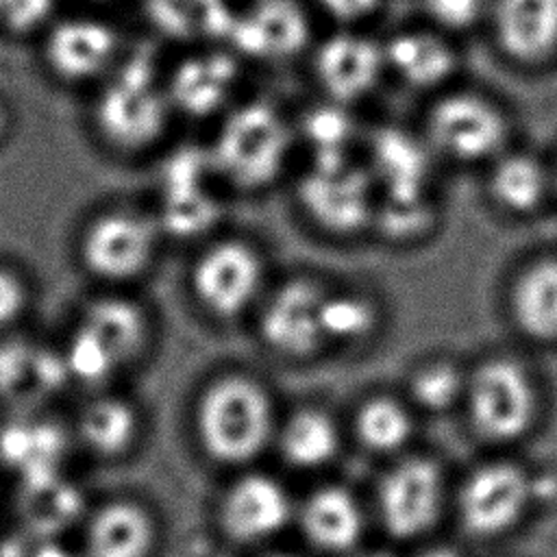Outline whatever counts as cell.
<instances>
[{
    "label": "cell",
    "mask_w": 557,
    "mask_h": 557,
    "mask_svg": "<svg viewBox=\"0 0 557 557\" xmlns=\"http://www.w3.org/2000/svg\"><path fill=\"white\" fill-rule=\"evenodd\" d=\"M150 342L148 307L126 289H102L81 307L61 346V357L74 385L109 387L144 359Z\"/></svg>",
    "instance_id": "obj_1"
},
{
    "label": "cell",
    "mask_w": 557,
    "mask_h": 557,
    "mask_svg": "<svg viewBox=\"0 0 557 557\" xmlns=\"http://www.w3.org/2000/svg\"><path fill=\"white\" fill-rule=\"evenodd\" d=\"M172 117L165 72L148 54L120 59L96 85L89 107L96 139L120 157L154 150L168 135Z\"/></svg>",
    "instance_id": "obj_2"
},
{
    "label": "cell",
    "mask_w": 557,
    "mask_h": 557,
    "mask_svg": "<svg viewBox=\"0 0 557 557\" xmlns=\"http://www.w3.org/2000/svg\"><path fill=\"white\" fill-rule=\"evenodd\" d=\"M191 431L207 459L244 466L261 455L276 431L270 392L246 372H220L196 394Z\"/></svg>",
    "instance_id": "obj_3"
},
{
    "label": "cell",
    "mask_w": 557,
    "mask_h": 557,
    "mask_svg": "<svg viewBox=\"0 0 557 557\" xmlns=\"http://www.w3.org/2000/svg\"><path fill=\"white\" fill-rule=\"evenodd\" d=\"M292 150V128L263 100L231 104L218 120L207 152L218 181L255 191L278 178Z\"/></svg>",
    "instance_id": "obj_4"
},
{
    "label": "cell",
    "mask_w": 557,
    "mask_h": 557,
    "mask_svg": "<svg viewBox=\"0 0 557 557\" xmlns=\"http://www.w3.org/2000/svg\"><path fill=\"white\" fill-rule=\"evenodd\" d=\"M165 242L152 211L111 205L91 213L76 237L81 270L102 289H128L150 274Z\"/></svg>",
    "instance_id": "obj_5"
},
{
    "label": "cell",
    "mask_w": 557,
    "mask_h": 557,
    "mask_svg": "<svg viewBox=\"0 0 557 557\" xmlns=\"http://www.w3.org/2000/svg\"><path fill=\"white\" fill-rule=\"evenodd\" d=\"M196 307L218 322H231L263 300L265 263L242 237H215L202 244L187 272Z\"/></svg>",
    "instance_id": "obj_6"
},
{
    "label": "cell",
    "mask_w": 557,
    "mask_h": 557,
    "mask_svg": "<svg viewBox=\"0 0 557 557\" xmlns=\"http://www.w3.org/2000/svg\"><path fill=\"white\" fill-rule=\"evenodd\" d=\"M296 191L307 218L326 233L355 235L374 222V178L368 165L355 163L350 154L311 159Z\"/></svg>",
    "instance_id": "obj_7"
},
{
    "label": "cell",
    "mask_w": 557,
    "mask_h": 557,
    "mask_svg": "<svg viewBox=\"0 0 557 557\" xmlns=\"http://www.w3.org/2000/svg\"><path fill=\"white\" fill-rule=\"evenodd\" d=\"M468 418L476 433L494 442L524 435L537 413V389L529 370L511 357L481 361L466 385Z\"/></svg>",
    "instance_id": "obj_8"
},
{
    "label": "cell",
    "mask_w": 557,
    "mask_h": 557,
    "mask_svg": "<svg viewBox=\"0 0 557 557\" xmlns=\"http://www.w3.org/2000/svg\"><path fill=\"white\" fill-rule=\"evenodd\" d=\"M213 181L218 176L207 146L181 148L163 163L152 213L165 239H194L213 231L222 211Z\"/></svg>",
    "instance_id": "obj_9"
},
{
    "label": "cell",
    "mask_w": 557,
    "mask_h": 557,
    "mask_svg": "<svg viewBox=\"0 0 557 557\" xmlns=\"http://www.w3.org/2000/svg\"><path fill=\"white\" fill-rule=\"evenodd\" d=\"M507 137L503 109L474 91L446 94L426 115L424 139L431 150L459 163H492L505 152Z\"/></svg>",
    "instance_id": "obj_10"
},
{
    "label": "cell",
    "mask_w": 557,
    "mask_h": 557,
    "mask_svg": "<svg viewBox=\"0 0 557 557\" xmlns=\"http://www.w3.org/2000/svg\"><path fill=\"white\" fill-rule=\"evenodd\" d=\"M41 59L57 83L96 87L122 59L120 37L104 20L89 15L61 17L41 35Z\"/></svg>",
    "instance_id": "obj_11"
},
{
    "label": "cell",
    "mask_w": 557,
    "mask_h": 557,
    "mask_svg": "<svg viewBox=\"0 0 557 557\" xmlns=\"http://www.w3.org/2000/svg\"><path fill=\"white\" fill-rule=\"evenodd\" d=\"M161 518L141 496L115 494L87 507L76 548L81 557H154Z\"/></svg>",
    "instance_id": "obj_12"
},
{
    "label": "cell",
    "mask_w": 557,
    "mask_h": 557,
    "mask_svg": "<svg viewBox=\"0 0 557 557\" xmlns=\"http://www.w3.org/2000/svg\"><path fill=\"white\" fill-rule=\"evenodd\" d=\"M326 289L294 276L272 289L259 305L257 331L261 342L283 359H307L322 348V300Z\"/></svg>",
    "instance_id": "obj_13"
},
{
    "label": "cell",
    "mask_w": 557,
    "mask_h": 557,
    "mask_svg": "<svg viewBox=\"0 0 557 557\" xmlns=\"http://www.w3.org/2000/svg\"><path fill=\"white\" fill-rule=\"evenodd\" d=\"M144 431L141 405L115 387H102L85 392L70 424V440L94 461L120 463L141 446Z\"/></svg>",
    "instance_id": "obj_14"
},
{
    "label": "cell",
    "mask_w": 557,
    "mask_h": 557,
    "mask_svg": "<svg viewBox=\"0 0 557 557\" xmlns=\"http://www.w3.org/2000/svg\"><path fill=\"white\" fill-rule=\"evenodd\" d=\"M237 57L220 48L185 54L165 72V89L174 115L207 120L231 107L237 87Z\"/></svg>",
    "instance_id": "obj_15"
},
{
    "label": "cell",
    "mask_w": 557,
    "mask_h": 557,
    "mask_svg": "<svg viewBox=\"0 0 557 557\" xmlns=\"http://www.w3.org/2000/svg\"><path fill=\"white\" fill-rule=\"evenodd\" d=\"M531 496L533 481L522 468L509 461H494L476 468L466 479L459 513L472 533L498 535L520 520Z\"/></svg>",
    "instance_id": "obj_16"
},
{
    "label": "cell",
    "mask_w": 557,
    "mask_h": 557,
    "mask_svg": "<svg viewBox=\"0 0 557 557\" xmlns=\"http://www.w3.org/2000/svg\"><path fill=\"white\" fill-rule=\"evenodd\" d=\"M292 516L285 487L261 472L231 481L218 500L220 531L237 544H255L281 531Z\"/></svg>",
    "instance_id": "obj_17"
},
{
    "label": "cell",
    "mask_w": 557,
    "mask_h": 557,
    "mask_svg": "<svg viewBox=\"0 0 557 557\" xmlns=\"http://www.w3.org/2000/svg\"><path fill=\"white\" fill-rule=\"evenodd\" d=\"M309 39V22L296 0H257L235 13L226 41L252 61H285Z\"/></svg>",
    "instance_id": "obj_18"
},
{
    "label": "cell",
    "mask_w": 557,
    "mask_h": 557,
    "mask_svg": "<svg viewBox=\"0 0 557 557\" xmlns=\"http://www.w3.org/2000/svg\"><path fill=\"white\" fill-rule=\"evenodd\" d=\"M440 503L442 474L429 459L409 457L381 481V518L396 537H413L426 531L437 518Z\"/></svg>",
    "instance_id": "obj_19"
},
{
    "label": "cell",
    "mask_w": 557,
    "mask_h": 557,
    "mask_svg": "<svg viewBox=\"0 0 557 557\" xmlns=\"http://www.w3.org/2000/svg\"><path fill=\"white\" fill-rule=\"evenodd\" d=\"M385 70L383 46L357 33L331 35L320 44L313 59L320 87L342 104L366 98Z\"/></svg>",
    "instance_id": "obj_20"
},
{
    "label": "cell",
    "mask_w": 557,
    "mask_h": 557,
    "mask_svg": "<svg viewBox=\"0 0 557 557\" xmlns=\"http://www.w3.org/2000/svg\"><path fill=\"white\" fill-rule=\"evenodd\" d=\"M433 150L426 139L398 128L383 126L370 139L368 170L379 196L418 198L429 196Z\"/></svg>",
    "instance_id": "obj_21"
},
{
    "label": "cell",
    "mask_w": 557,
    "mask_h": 557,
    "mask_svg": "<svg viewBox=\"0 0 557 557\" xmlns=\"http://www.w3.org/2000/svg\"><path fill=\"white\" fill-rule=\"evenodd\" d=\"M494 35L507 57L540 63L557 50V0H496Z\"/></svg>",
    "instance_id": "obj_22"
},
{
    "label": "cell",
    "mask_w": 557,
    "mask_h": 557,
    "mask_svg": "<svg viewBox=\"0 0 557 557\" xmlns=\"http://www.w3.org/2000/svg\"><path fill=\"white\" fill-rule=\"evenodd\" d=\"M150 26L174 44L226 41L235 13L228 0H141Z\"/></svg>",
    "instance_id": "obj_23"
},
{
    "label": "cell",
    "mask_w": 557,
    "mask_h": 557,
    "mask_svg": "<svg viewBox=\"0 0 557 557\" xmlns=\"http://www.w3.org/2000/svg\"><path fill=\"white\" fill-rule=\"evenodd\" d=\"M513 324L533 342H557V257L524 265L509 294Z\"/></svg>",
    "instance_id": "obj_24"
},
{
    "label": "cell",
    "mask_w": 557,
    "mask_h": 557,
    "mask_svg": "<svg viewBox=\"0 0 557 557\" xmlns=\"http://www.w3.org/2000/svg\"><path fill=\"white\" fill-rule=\"evenodd\" d=\"M20 481V516L35 540L59 537L74 520L81 524L89 505L81 500L72 483L59 476V470Z\"/></svg>",
    "instance_id": "obj_25"
},
{
    "label": "cell",
    "mask_w": 557,
    "mask_h": 557,
    "mask_svg": "<svg viewBox=\"0 0 557 557\" xmlns=\"http://www.w3.org/2000/svg\"><path fill=\"white\" fill-rule=\"evenodd\" d=\"M553 187V172L531 152L505 150L490 163V198L507 213L529 215L537 211Z\"/></svg>",
    "instance_id": "obj_26"
},
{
    "label": "cell",
    "mask_w": 557,
    "mask_h": 557,
    "mask_svg": "<svg viewBox=\"0 0 557 557\" xmlns=\"http://www.w3.org/2000/svg\"><path fill=\"white\" fill-rule=\"evenodd\" d=\"M385 65L416 89H433L450 78L457 67L455 50L435 33L403 30L383 46Z\"/></svg>",
    "instance_id": "obj_27"
},
{
    "label": "cell",
    "mask_w": 557,
    "mask_h": 557,
    "mask_svg": "<svg viewBox=\"0 0 557 557\" xmlns=\"http://www.w3.org/2000/svg\"><path fill=\"white\" fill-rule=\"evenodd\" d=\"M302 527L315 546L346 550L361 535V511L346 490L322 487L305 503Z\"/></svg>",
    "instance_id": "obj_28"
},
{
    "label": "cell",
    "mask_w": 557,
    "mask_h": 557,
    "mask_svg": "<svg viewBox=\"0 0 557 557\" xmlns=\"http://www.w3.org/2000/svg\"><path fill=\"white\" fill-rule=\"evenodd\" d=\"M337 426L329 413L315 407L296 409L278 429V446L285 459L300 468L326 463L337 453Z\"/></svg>",
    "instance_id": "obj_29"
},
{
    "label": "cell",
    "mask_w": 557,
    "mask_h": 557,
    "mask_svg": "<svg viewBox=\"0 0 557 557\" xmlns=\"http://www.w3.org/2000/svg\"><path fill=\"white\" fill-rule=\"evenodd\" d=\"M379 326L376 305L359 292H326L322 300L324 342L357 344L374 335Z\"/></svg>",
    "instance_id": "obj_30"
},
{
    "label": "cell",
    "mask_w": 557,
    "mask_h": 557,
    "mask_svg": "<svg viewBox=\"0 0 557 557\" xmlns=\"http://www.w3.org/2000/svg\"><path fill=\"white\" fill-rule=\"evenodd\" d=\"M411 416L407 407L389 396L368 398L355 418L359 440L376 453L400 448L411 435Z\"/></svg>",
    "instance_id": "obj_31"
},
{
    "label": "cell",
    "mask_w": 557,
    "mask_h": 557,
    "mask_svg": "<svg viewBox=\"0 0 557 557\" xmlns=\"http://www.w3.org/2000/svg\"><path fill=\"white\" fill-rule=\"evenodd\" d=\"M355 120L342 102L315 104L302 115L300 133L307 146L311 148L313 159L329 157H348L355 139Z\"/></svg>",
    "instance_id": "obj_32"
},
{
    "label": "cell",
    "mask_w": 557,
    "mask_h": 557,
    "mask_svg": "<svg viewBox=\"0 0 557 557\" xmlns=\"http://www.w3.org/2000/svg\"><path fill=\"white\" fill-rule=\"evenodd\" d=\"M468 374L450 359H429L409 374V396L426 411H446L466 396Z\"/></svg>",
    "instance_id": "obj_33"
},
{
    "label": "cell",
    "mask_w": 557,
    "mask_h": 557,
    "mask_svg": "<svg viewBox=\"0 0 557 557\" xmlns=\"http://www.w3.org/2000/svg\"><path fill=\"white\" fill-rule=\"evenodd\" d=\"M435 224V207L431 196L418 198H376L374 222L387 239L392 242H413L424 237Z\"/></svg>",
    "instance_id": "obj_34"
},
{
    "label": "cell",
    "mask_w": 557,
    "mask_h": 557,
    "mask_svg": "<svg viewBox=\"0 0 557 557\" xmlns=\"http://www.w3.org/2000/svg\"><path fill=\"white\" fill-rule=\"evenodd\" d=\"M57 0H0V28L13 37L46 33L54 22Z\"/></svg>",
    "instance_id": "obj_35"
},
{
    "label": "cell",
    "mask_w": 557,
    "mask_h": 557,
    "mask_svg": "<svg viewBox=\"0 0 557 557\" xmlns=\"http://www.w3.org/2000/svg\"><path fill=\"white\" fill-rule=\"evenodd\" d=\"M33 305V283L24 270L0 261V333L17 326Z\"/></svg>",
    "instance_id": "obj_36"
},
{
    "label": "cell",
    "mask_w": 557,
    "mask_h": 557,
    "mask_svg": "<svg viewBox=\"0 0 557 557\" xmlns=\"http://www.w3.org/2000/svg\"><path fill=\"white\" fill-rule=\"evenodd\" d=\"M424 7L435 24L450 30H463L481 17L485 0H424Z\"/></svg>",
    "instance_id": "obj_37"
},
{
    "label": "cell",
    "mask_w": 557,
    "mask_h": 557,
    "mask_svg": "<svg viewBox=\"0 0 557 557\" xmlns=\"http://www.w3.org/2000/svg\"><path fill=\"white\" fill-rule=\"evenodd\" d=\"M324 11L339 22H357L370 15L379 0H320Z\"/></svg>",
    "instance_id": "obj_38"
},
{
    "label": "cell",
    "mask_w": 557,
    "mask_h": 557,
    "mask_svg": "<svg viewBox=\"0 0 557 557\" xmlns=\"http://www.w3.org/2000/svg\"><path fill=\"white\" fill-rule=\"evenodd\" d=\"M24 557H81L76 546H67L59 537L35 540V544L26 550Z\"/></svg>",
    "instance_id": "obj_39"
},
{
    "label": "cell",
    "mask_w": 557,
    "mask_h": 557,
    "mask_svg": "<svg viewBox=\"0 0 557 557\" xmlns=\"http://www.w3.org/2000/svg\"><path fill=\"white\" fill-rule=\"evenodd\" d=\"M13 133V111L11 107L0 98V148L9 141Z\"/></svg>",
    "instance_id": "obj_40"
},
{
    "label": "cell",
    "mask_w": 557,
    "mask_h": 557,
    "mask_svg": "<svg viewBox=\"0 0 557 557\" xmlns=\"http://www.w3.org/2000/svg\"><path fill=\"white\" fill-rule=\"evenodd\" d=\"M418 557H459V555L448 546H433V548L422 550Z\"/></svg>",
    "instance_id": "obj_41"
},
{
    "label": "cell",
    "mask_w": 557,
    "mask_h": 557,
    "mask_svg": "<svg viewBox=\"0 0 557 557\" xmlns=\"http://www.w3.org/2000/svg\"><path fill=\"white\" fill-rule=\"evenodd\" d=\"M361 557H389V555H383V553H368V555H361Z\"/></svg>",
    "instance_id": "obj_42"
},
{
    "label": "cell",
    "mask_w": 557,
    "mask_h": 557,
    "mask_svg": "<svg viewBox=\"0 0 557 557\" xmlns=\"http://www.w3.org/2000/svg\"><path fill=\"white\" fill-rule=\"evenodd\" d=\"M553 181H555V189H557V168H555V172H553Z\"/></svg>",
    "instance_id": "obj_43"
},
{
    "label": "cell",
    "mask_w": 557,
    "mask_h": 557,
    "mask_svg": "<svg viewBox=\"0 0 557 557\" xmlns=\"http://www.w3.org/2000/svg\"><path fill=\"white\" fill-rule=\"evenodd\" d=\"M270 557H289V555H270Z\"/></svg>",
    "instance_id": "obj_44"
},
{
    "label": "cell",
    "mask_w": 557,
    "mask_h": 557,
    "mask_svg": "<svg viewBox=\"0 0 557 557\" xmlns=\"http://www.w3.org/2000/svg\"><path fill=\"white\" fill-rule=\"evenodd\" d=\"M0 557H4V555H0Z\"/></svg>",
    "instance_id": "obj_45"
}]
</instances>
